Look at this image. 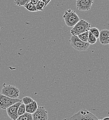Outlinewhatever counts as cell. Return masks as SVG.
<instances>
[{"mask_svg": "<svg viewBox=\"0 0 109 120\" xmlns=\"http://www.w3.org/2000/svg\"><path fill=\"white\" fill-rule=\"evenodd\" d=\"M20 92V90L17 87L12 85H7L4 84L1 90L0 94L11 98L16 99L18 98Z\"/></svg>", "mask_w": 109, "mask_h": 120, "instance_id": "3", "label": "cell"}, {"mask_svg": "<svg viewBox=\"0 0 109 120\" xmlns=\"http://www.w3.org/2000/svg\"><path fill=\"white\" fill-rule=\"evenodd\" d=\"M26 112V111L25 105L22 103L19 106V108L18 109V114L19 116L23 115Z\"/></svg>", "mask_w": 109, "mask_h": 120, "instance_id": "17", "label": "cell"}, {"mask_svg": "<svg viewBox=\"0 0 109 120\" xmlns=\"http://www.w3.org/2000/svg\"><path fill=\"white\" fill-rule=\"evenodd\" d=\"M44 6L45 3L41 0H39L36 4L35 5L37 11H42L43 10V9L44 8Z\"/></svg>", "mask_w": 109, "mask_h": 120, "instance_id": "15", "label": "cell"}, {"mask_svg": "<svg viewBox=\"0 0 109 120\" xmlns=\"http://www.w3.org/2000/svg\"><path fill=\"white\" fill-rule=\"evenodd\" d=\"M32 120H47V111L44 107L38 106L37 110L32 114Z\"/></svg>", "mask_w": 109, "mask_h": 120, "instance_id": "7", "label": "cell"}, {"mask_svg": "<svg viewBox=\"0 0 109 120\" xmlns=\"http://www.w3.org/2000/svg\"><path fill=\"white\" fill-rule=\"evenodd\" d=\"M97 41V39L91 33V32L89 31V37L88 39V43L90 45H94L95 44Z\"/></svg>", "mask_w": 109, "mask_h": 120, "instance_id": "16", "label": "cell"}, {"mask_svg": "<svg viewBox=\"0 0 109 120\" xmlns=\"http://www.w3.org/2000/svg\"><path fill=\"white\" fill-rule=\"evenodd\" d=\"M41 0V1H43V2H44V3H45V2L46 1V0Z\"/></svg>", "mask_w": 109, "mask_h": 120, "instance_id": "23", "label": "cell"}, {"mask_svg": "<svg viewBox=\"0 0 109 120\" xmlns=\"http://www.w3.org/2000/svg\"><path fill=\"white\" fill-rule=\"evenodd\" d=\"M24 7L25 8H26L29 11L34 12H37V10L36 9L35 5L33 4H32L31 1L28 2L27 4H26L24 6Z\"/></svg>", "mask_w": 109, "mask_h": 120, "instance_id": "14", "label": "cell"}, {"mask_svg": "<svg viewBox=\"0 0 109 120\" xmlns=\"http://www.w3.org/2000/svg\"><path fill=\"white\" fill-rule=\"evenodd\" d=\"M31 0H15V3L18 6H24L26 4L30 2Z\"/></svg>", "mask_w": 109, "mask_h": 120, "instance_id": "18", "label": "cell"}, {"mask_svg": "<svg viewBox=\"0 0 109 120\" xmlns=\"http://www.w3.org/2000/svg\"></svg>", "mask_w": 109, "mask_h": 120, "instance_id": "25", "label": "cell"}, {"mask_svg": "<svg viewBox=\"0 0 109 120\" xmlns=\"http://www.w3.org/2000/svg\"><path fill=\"white\" fill-rule=\"evenodd\" d=\"M21 101L24 105H27L31 104L34 100L29 97H25L22 98Z\"/></svg>", "mask_w": 109, "mask_h": 120, "instance_id": "20", "label": "cell"}, {"mask_svg": "<svg viewBox=\"0 0 109 120\" xmlns=\"http://www.w3.org/2000/svg\"><path fill=\"white\" fill-rule=\"evenodd\" d=\"M63 18L66 25L69 27H73L80 20L79 17L75 12L71 9L65 11Z\"/></svg>", "mask_w": 109, "mask_h": 120, "instance_id": "2", "label": "cell"}, {"mask_svg": "<svg viewBox=\"0 0 109 120\" xmlns=\"http://www.w3.org/2000/svg\"><path fill=\"white\" fill-rule=\"evenodd\" d=\"M26 107V111L27 113L30 114H33L35 112L38 108V105L37 102L34 100L31 104L28 105H25Z\"/></svg>", "mask_w": 109, "mask_h": 120, "instance_id": "11", "label": "cell"}, {"mask_svg": "<svg viewBox=\"0 0 109 120\" xmlns=\"http://www.w3.org/2000/svg\"><path fill=\"white\" fill-rule=\"evenodd\" d=\"M69 42L71 46L78 51L86 50L90 45L88 43L81 41L77 36L72 35L69 40Z\"/></svg>", "mask_w": 109, "mask_h": 120, "instance_id": "5", "label": "cell"}, {"mask_svg": "<svg viewBox=\"0 0 109 120\" xmlns=\"http://www.w3.org/2000/svg\"><path fill=\"white\" fill-rule=\"evenodd\" d=\"M99 39L100 43L103 45L109 44V30L107 29L102 30L100 31Z\"/></svg>", "mask_w": 109, "mask_h": 120, "instance_id": "10", "label": "cell"}, {"mask_svg": "<svg viewBox=\"0 0 109 120\" xmlns=\"http://www.w3.org/2000/svg\"><path fill=\"white\" fill-rule=\"evenodd\" d=\"M22 104V101L17 102L13 105L8 108L7 110V113L8 117L12 120H16L19 117L18 114V109L19 106Z\"/></svg>", "mask_w": 109, "mask_h": 120, "instance_id": "8", "label": "cell"}, {"mask_svg": "<svg viewBox=\"0 0 109 120\" xmlns=\"http://www.w3.org/2000/svg\"><path fill=\"white\" fill-rule=\"evenodd\" d=\"M89 31L91 32V33L97 39L99 38L100 31L97 28H96V27L91 28L90 29Z\"/></svg>", "mask_w": 109, "mask_h": 120, "instance_id": "19", "label": "cell"}, {"mask_svg": "<svg viewBox=\"0 0 109 120\" xmlns=\"http://www.w3.org/2000/svg\"><path fill=\"white\" fill-rule=\"evenodd\" d=\"M16 120H32L31 114L26 112L23 115L19 116Z\"/></svg>", "mask_w": 109, "mask_h": 120, "instance_id": "12", "label": "cell"}, {"mask_svg": "<svg viewBox=\"0 0 109 120\" xmlns=\"http://www.w3.org/2000/svg\"><path fill=\"white\" fill-rule=\"evenodd\" d=\"M100 120V119H99V120Z\"/></svg>", "mask_w": 109, "mask_h": 120, "instance_id": "24", "label": "cell"}, {"mask_svg": "<svg viewBox=\"0 0 109 120\" xmlns=\"http://www.w3.org/2000/svg\"><path fill=\"white\" fill-rule=\"evenodd\" d=\"M91 24L86 20L80 19L70 30L73 36H78L85 32L89 31Z\"/></svg>", "mask_w": 109, "mask_h": 120, "instance_id": "1", "label": "cell"}, {"mask_svg": "<svg viewBox=\"0 0 109 120\" xmlns=\"http://www.w3.org/2000/svg\"><path fill=\"white\" fill-rule=\"evenodd\" d=\"M21 100L19 98L13 99L0 93V109H6L8 108L13 105L17 102H20Z\"/></svg>", "mask_w": 109, "mask_h": 120, "instance_id": "6", "label": "cell"}, {"mask_svg": "<svg viewBox=\"0 0 109 120\" xmlns=\"http://www.w3.org/2000/svg\"><path fill=\"white\" fill-rule=\"evenodd\" d=\"M77 37L81 41L85 43H88V37H89V31L85 32L83 33H82L77 36Z\"/></svg>", "mask_w": 109, "mask_h": 120, "instance_id": "13", "label": "cell"}, {"mask_svg": "<svg viewBox=\"0 0 109 120\" xmlns=\"http://www.w3.org/2000/svg\"><path fill=\"white\" fill-rule=\"evenodd\" d=\"M97 118L93 113L86 109H82L70 118L63 120H98Z\"/></svg>", "mask_w": 109, "mask_h": 120, "instance_id": "4", "label": "cell"}, {"mask_svg": "<svg viewBox=\"0 0 109 120\" xmlns=\"http://www.w3.org/2000/svg\"><path fill=\"white\" fill-rule=\"evenodd\" d=\"M93 3V0H76L77 8L81 11L89 10Z\"/></svg>", "mask_w": 109, "mask_h": 120, "instance_id": "9", "label": "cell"}, {"mask_svg": "<svg viewBox=\"0 0 109 120\" xmlns=\"http://www.w3.org/2000/svg\"><path fill=\"white\" fill-rule=\"evenodd\" d=\"M102 120H109V117H105Z\"/></svg>", "mask_w": 109, "mask_h": 120, "instance_id": "22", "label": "cell"}, {"mask_svg": "<svg viewBox=\"0 0 109 120\" xmlns=\"http://www.w3.org/2000/svg\"><path fill=\"white\" fill-rule=\"evenodd\" d=\"M51 0H46V2H45V3L44 8L46 7V6H47V5H48V3L51 1Z\"/></svg>", "mask_w": 109, "mask_h": 120, "instance_id": "21", "label": "cell"}]
</instances>
